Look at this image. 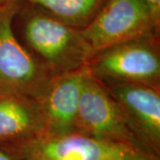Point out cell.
I'll return each instance as SVG.
<instances>
[{
  "label": "cell",
  "instance_id": "7",
  "mask_svg": "<svg viewBox=\"0 0 160 160\" xmlns=\"http://www.w3.org/2000/svg\"><path fill=\"white\" fill-rule=\"evenodd\" d=\"M102 85L119 106L133 133L142 136L155 147H158L159 89L131 83H105Z\"/></svg>",
  "mask_w": 160,
  "mask_h": 160
},
{
  "label": "cell",
  "instance_id": "5",
  "mask_svg": "<svg viewBox=\"0 0 160 160\" xmlns=\"http://www.w3.org/2000/svg\"><path fill=\"white\" fill-rule=\"evenodd\" d=\"M30 160H158L147 149L74 132L22 147Z\"/></svg>",
  "mask_w": 160,
  "mask_h": 160
},
{
  "label": "cell",
  "instance_id": "2",
  "mask_svg": "<svg viewBox=\"0 0 160 160\" xmlns=\"http://www.w3.org/2000/svg\"><path fill=\"white\" fill-rule=\"evenodd\" d=\"M24 37L53 77L84 68L92 58L80 28L62 22L45 12H32L26 17Z\"/></svg>",
  "mask_w": 160,
  "mask_h": 160
},
{
  "label": "cell",
  "instance_id": "11",
  "mask_svg": "<svg viewBox=\"0 0 160 160\" xmlns=\"http://www.w3.org/2000/svg\"><path fill=\"white\" fill-rule=\"evenodd\" d=\"M0 160H30L22 147L0 144Z\"/></svg>",
  "mask_w": 160,
  "mask_h": 160
},
{
  "label": "cell",
  "instance_id": "9",
  "mask_svg": "<svg viewBox=\"0 0 160 160\" xmlns=\"http://www.w3.org/2000/svg\"><path fill=\"white\" fill-rule=\"evenodd\" d=\"M45 134V119L38 101L0 93V144L24 147Z\"/></svg>",
  "mask_w": 160,
  "mask_h": 160
},
{
  "label": "cell",
  "instance_id": "12",
  "mask_svg": "<svg viewBox=\"0 0 160 160\" xmlns=\"http://www.w3.org/2000/svg\"><path fill=\"white\" fill-rule=\"evenodd\" d=\"M149 6H151L154 13L160 18V0H147Z\"/></svg>",
  "mask_w": 160,
  "mask_h": 160
},
{
  "label": "cell",
  "instance_id": "10",
  "mask_svg": "<svg viewBox=\"0 0 160 160\" xmlns=\"http://www.w3.org/2000/svg\"><path fill=\"white\" fill-rule=\"evenodd\" d=\"M47 14L76 28H83L97 12L104 0H25Z\"/></svg>",
  "mask_w": 160,
  "mask_h": 160
},
{
  "label": "cell",
  "instance_id": "1",
  "mask_svg": "<svg viewBox=\"0 0 160 160\" xmlns=\"http://www.w3.org/2000/svg\"><path fill=\"white\" fill-rule=\"evenodd\" d=\"M159 25L147 0H104L80 33L92 57L112 46L158 36Z\"/></svg>",
  "mask_w": 160,
  "mask_h": 160
},
{
  "label": "cell",
  "instance_id": "6",
  "mask_svg": "<svg viewBox=\"0 0 160 160\" xmlns=\"http://www.w3.org/2000/svg\"><path fill=\"white\" fill-rule=\"evenodd\" d=\"M77 132L144 149L128 126L117 102L88 69L80 94Z\"/></svg>",
  "mask_w": 160,
  "mask_h": 160
},
{
  "label": "cell",
  "instance_id": "4",
  "mask_svg": "<svg viewBox=\"0 0 160 160\" xmlns=\"http://www.w3.org/2000/svg\"><path fill=\"white\" fill-rule=\"evenodd\" d=\"M158 36L112 46L93 55L86 64L101 83H131L160 88Z\"/></svg>",
  "mask_w": 160,
  "mask_h": 160
},
{
  "label": "cell",
  "instance_id": "3",
  "mask_svg": "<svg viewBox=\"0 0 160 160\" xmlns=\"http://www.w3.org/2000/svg\"><path fill=\"white\" fill-rule=\"evenodd\" d=\"M20 10L21 2L0 10V93L40 102L53 76L16 39L12 23Z\"/></svg>",
  "mask_w": 160,
  "mask_h": 160
},
{
  "label": "cell",
  "instance_id": "8",
  "mask_svg": "<svg viewBox=\"0 0 160 160\" xmlns=\"http://www.w3.org/2000/svg\"><path fill=\"white\" fill-rule=\"evenodd\" d=\"M86 66L54 76L40 101L45 119L44 137L77 132V117Z\"/></svg>",
  "mask_w": 160,
  "mask_h": 160
},
{
  "label": "cell",
  "instance_id": "13",
  "mask_svg": "<svg viewBox=\"0 0 160 160\" xmlns=\"http://www.w3.org/2000/svg\"><path fill=\"white\" fill-rule=\"evenodd\" d=\"M20 2L21 0H0V10L6 9L7 7L13 6Z\"/></svg>",
  "mask_w": 160,
  "mask_h": 160
}]
</instances>
